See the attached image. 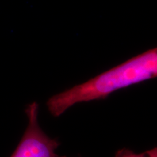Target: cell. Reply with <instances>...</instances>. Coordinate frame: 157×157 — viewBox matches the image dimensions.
<instances>
[{
	"label": "cell",
	"instance_id": "obj_1",
	"mask_svg": "<svg viewBox=\"0 0 157 157\" xmlns=\"http://www.w3.org/2000/svg\"><path fill=\"white\" fill-rule=\"evenodd\" d=\"M156 75L157 50L154 48L53 95L47 102V106L51 114L58 117L75 104L105 99L118 90L155 78Z\"/></svg>",
	"mask_w": 157,
	"mask_h": 157
},
{
	"label": "cell",
	"instance_id": "obj_2",
	"mask_svg": "<svg viewBox=\"0 0 157 157\" xmlns=\"http://www.w3.org/2000/svg\"><path fill=\"white\" fill-rule=\"evenodd\" d=\"M39 105L29 104L25 109L28 125L16 149L10 157H59V143L46 135L39 124Z\"/></svg>",
	"mask_w": 157,
	"mask_h": 157
},
{
	"label": "cell",
	"instance_id": "obj_3",
	"mask_svg": "<svg viewBox=\"0 0 157 157\" xmlns=\"http://www.w3.org/2000/svg\"><path fill=\"white\" fill-rule=\"evenodd\" d=\"M115 157H157V148H152L151 150L140 154H135L132 151L123 148L118 151Z\"/></svg>",
	"mask_w": 157,
	"mask_h": 157
}]
</instances>
